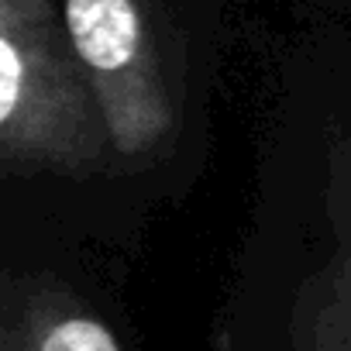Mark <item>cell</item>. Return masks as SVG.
I'll return each mask as SVG.
<instances>
[{"label":"cell","instance_id":"obj_1","mask_svg":"<svg viewBox=\"0 0 351 351\" xmlns=\"http://www.w3.org/2000/svg\"><path fill=\"white\" fill-rule=\"evenodd\" d=\"M107 121L49 0H0V155L14 169L86 172Z\"/></svg>","mask_w":351,"mask_h":351},{"label":"cell","instance_id":"obj_2","mask_svg":"<svg viewBox=\"0 0 351 351\" xmlns=\"http://www.w3.org/2000/svg\"><path fill=\"white\" fill-rule=\"evenodd\" d=\"M69 45L97 93L114 155L141 162L176 131L141 0H59Z\"/></svg>","mask_w":351,"mask_h":351},{"label":"cell","instance_id":"obj_3","mask_svg":"<svg viewBox=\"0 0 351 351\" xmlns=\"http://www.w3.org/2000/svg\"><path fill=\"white\" fill-rule=\"evenodd\" d=\"M4 351H121L114 330L66 293H32L8 310Z\"/></svg>","mask_w":351,"mask_h":351},{"label":"cell","instance_id":"obj_4","mask_svg":"<svg viewBox=\"0 0 351 351\" xmlns=\"http://www.w3.org/2000/svg\"><path fill=\"white\" fill-rule=\"evenodd\" d=\"M324 330H330L334 351H351V248L344 252V258L337 265L334 293L324 310Z\"/></svg>","mask_w":351,"mask_h":351}]
</instances>
